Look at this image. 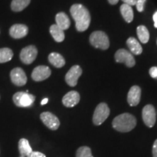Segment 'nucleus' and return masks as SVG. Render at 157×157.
Wrapping results in <instances>:
<instances>
[{
	"label": "nucleus",
	"mask_w": 157,
	"mask_h": 157,
	"mask_svg": "<svg viewBox=\"0 0 157 157\" xmlns=\"http://www.w3.org/2000/svg\"><path fill=\"white\" fill-rule=\"evenodd\" d=\"M70 13L75 21L76 30L79 32L87 30L91 21L88 10L80 4H74L71 7Z\"/></svg>",
	"instance_id": "obj_1"
},
{
	"label": "nucleus",
	"mask_w": 157,
	"mask_h": 157,
	"mask_svg": "<svg viewBox=\"0 0 157 157\" xmlns=\"http://www.w3.org/2000/svg\"><path fill=\"white\" fill-rule=\"evenodd\" d=\"M136 124L137 120L134 116L124 113L114 118L112 126L118 132H127L132 130L136 126Z\"/></svg>",
	"instance_id": "obj_2"
},
{
	"label": "nucleus",
	"mask_w": 157,
	"mask_h": 157,
	"mask_svg": "<svg viewBox=\"0 0 157 157\" xmlns=\"http://www.w3.org/2000/svg\"><path fill=\"white\" fill-rule=\"evenodd\" d=\"M90 42L93 47L101 50H107L110 46L109 37L105 33L101 31L92 33L90 36Z\"/></svg>",
	"instance_id": "obj_3"
},
{
	"label": "nucleus",
	"mask_w": 157,
	"mask_h": 157,
	"mask_svg": "<svg viewBox=\"0 0 157 157\" xmlns=\"http://www.w3.org/2000/svg\"><path fill=\"white\" fill-rule=\"evenodd\" d=\"M36 97L32 94L28 93V90L25 92H17L15 93L13 97V103L17 107L26 108L29 107L34 103Z\"/></svg>",
	"instance_id": "obj_4"
},
{
	"label": "nucleus",
	"mask_w": 157,
	"mask_h": 157,
	"mask_svg": "<svg viewBox=\"0 0 157 157\" xmlns=\"http://www.w3.org/2000/svg\"><path fill=\"white\" fill-rule=\"evenodd\" d=\"M110 114V109L106 103H101L98 104L94 112L93 121L95 125H101L106 120Z\"/></svg>",
	"instance_id": "obj_5"
},
{
	"label": "nucleus",
	"mask_w": 157,
	"mask_h": 157,
	"mask_svg": "<svg viewBox=\"0 0 157 157\" xmlns=\"http://www.w3.org/2000/svg\"><path fill=\"white\" fill-rule=\"evenodd\" d=\"M38 50L34 45H29L23 48L20 53V59L23 63L25 65L31 64L36 60Z\"/></svg>",
	"instance_id": "obj_6"
},
{
	"label": "nucleus",
	"mask_w": 157,
	"mask_h": 157,
	"mask_svg": "<svg viewBox=\"0 0 157 157\" xmlns=\"http://www.w3.org/2000/svg\"><path fill=\"white\" fill-rule=\"evenodd\" d=\"M114 57L116 62L124 63L129 68L133 67L135 65V58L132 53L124 49H120L117 51Z\"/></svg>",
	"instance_id": "obj_7"
},
{
	"label": "nucleus",
	"mask_w": 157,
	"mask_h": 157,
	"mask_svg": "<svg viewBox=\"0 0 157 157\" xmlns=\"http://www.w3.org/2000/svg\"><path fill=\"white\" fill-rule=\"evenodd\" d=\"M40 119L44 124L51 130H56L60 127V121L58 118L53 113L48 112H43L40 114Z\"/></svg>",
	"instance_id": "obj_8"
},
{
	"label": "nucleus",
	"mask_w": 157,
	"mask_h": 157,
	"mask_svg": "<svg viewBox=\"0 0 157 157\" xmlns=\"http://www.w3.org/2000/svg\"><path fill=\"white\" fill-rule=\"evenodd\" d=\"M10 79L13 84L22 87L27 83V76L25 71L20 67L14 68L10 71Z\"/></svg>",
	"instance_id": "obj_9"
},
{
	"label": "nucleus",
	"mask_w": 157,
	"mask_h": 157,
	"mask_svg": "<svg viewBox=\"0 0 157 157\" xmlns=\"http://www.w3.org/2000/svg\"><path fill=\"white\" fill-rule=\"evenodd\" d=\"M82 74V69L79 66H72L65 76V80L70 87H75L77 84L78 79Z\"/></svg>",
	"instance_id": "obj_10"
},
{
	"label": "nucleus",
	"mask_w": 157,
	"mask_h": 157,
	"mask_svg": "<svg viewBox=\"0 0 157 157\" xmlns=\"http://www.w3.org/2000/svg\"><path fill=\"white\" fill-rule=\"evenodd\" d=\"M142 117L145 124L148 127H153L156 123V111L152 105H146L143 108Z\"/></svg>",
	"instance_id": "obj_11"
},
{
	"label": "nucleus",
	"mask_w": 157,
	"mask_h": 157,
	"mask_svg": "<svg viewBox=\"0 0 157 157\" xmlns=\"http://www.w3.org/2000/svg\"><path fill=\"white\" fill-rule=\"evenodd\" d=\"M51 70L48 66H39L33 70L31 78L35 82H42L50 77Z\"/></svg>",
	"instance_id": "obj_12"
},
{
	"label": "nucleus",
	"mask_w": 157,
	"mask_h": 157,
	"mask_svg": "<svg viewBox=\"0 0 157 157\" xmlns=\"http://www.w3.org/2000/svg\"><path fill=\"white\" fill-rule=\"evenodd\" d=\"M10 36L13 39H22L28 34L29 28L24 24H15L12 25L9 31Z\"/></svg>",
	"instance_id": "obj_13"
},
{
	"label": "nucleus",
	"mask_w": 157,
	"mask_h": 157,
	"mask_svg": "<svg viewBox=\"0 0 157 157\" xmlns=\"http://www.w3.org/2000/svg\"><path fill=\"white\" fill-rule=\"evenodd\" d=\"M141 89L138 86H132L127 95V102L130 106H136L140 101Z\"/></svg>",
	"instance_id": "obj_14"
},
{
	"label": "nucleus",
	"mask_w": 157,
	"mask_h": 157,
	"mask_svg": "<svg viewBox=\"0 0 157 157\" xmlns=\"http://www.w3.org/2000/svg\"><path fill=\"white\" fill-rule=\"evenodd\" d=\"M80 101V95L76 91H70L63 96V104L67 108H72L77 105Z\"/></svg>",
	"instance_id": "obj_15"
},
{
	"label": "nucleus",
	"mask_w": 157,
	"mask_h": 157,
	"mask_svg": "<svg viewBox=\"0 0 157 157\" xmlns=\"http://www.w3.org/2000/svg\"><path fill=\"white\" fill-rule=\"evenodd\" d=\"M56 25H58L60 29L62 30H67V29L70 27L71 21L69 17L65 13L60 12V13H58L56 16Z\"/></svg>",
	"instance_id": "obj_16"
},
{
	"label": "nucleus",
	"mask_w": 157,
	"mask_h": 157,
	"mask_svg": "<svg viewBox=\"0 0 157 157\" xmlns=\"http://www.w3.org/2000/svg\"><path fill=\"white\" fill-rule=\"evenodd\" d=\"M49 62L56 68H62L66 64L65 59L58 52H52L48 56Z\"/></svg>",
	"instance_id": "obj_17"
},
{
	"label": "nucleus",
	"mask_w": 157,
	"mask_h": 157,
	"mask_svg": "<svg viewBox=\"0 0 157 157\" xmlns=\"http://www.w3.org/2000/svg\"><path fill=\"white\" fill-rule=\"evenodd\" d=\"M127 44L131 52L134 55H140L143 52V48L140 44L134 37H129L127 40Z\"/></svg>",
	"instance_id": "obj_18"
},
{
	"label": "nucleus",
	"mask_w": 157,
	"mask_h": 157,
	"mask_svg": "<svg viewBox=\"0 0 157 157\" xmlns=\"http://www.w3.org/2000/svg\"><path fill=\"white\" fill-rule=\"evenodd\" d=\"M18 149L20 154L22 157L28 156L33 151L32 148L29 144V140L25 138H21L18 142Z\"/></svg>",
	"instance_id": "obj_19"
},
{
	"label": "nucleus",
	"mask_w": 157,
	"mask_h": 157,
	"mask_svg": "<svg viewBox=\"0 0 157 157\" xmlns=\"http://www.w3.org/2000/svg\"><path fill=\"white\" fill-rule=\"evenodd\" d=\"M50 33L53 37L55 41L57 42H61L64 40L65 39V34L64 31L60 29L56 24H53L50 26Z\"/></svg>",
	"instance_id": "obj_20"
},
{
	"label": "nucleus",
	"mask_w": 157,
	"mask_h": 157,
	"mask_svg": "<svg viewBox=\"0 0 157 157\" xmlns=\"http://www.w3.org/2000/svg\"><path fill=\"white\" fill-rule=\"evenodd\" d=\"M121 14L127 23H131L132 21L134 14H133L132 8L131 6H129L127 4H123L120 7Z\"/></svg>",
	"instance_id": "obj_21"
},
{
	"label": "nucleus",
	"mask_w": 157,
	"mask_h": 157,
	"mask_svg": "<svg viewBox=\"0 0 157 157\" xmlns=\"http://www.w3.org/2000/svg\"><path fill=\"white\" fill-rule=\"evenodd\" d=\"M31 0H13L11 2V10L13 12H21L27 7Z\"/></svg>",
	"instance_id": "obj_22"
},
{
	"label": "nucleus",
	"mask_w": 157,
	"mask_h": 157,
	"mask_svg": "<svg viewBox=\"0 0 157 157\" xmlns=\"http://www.w3.org/2000/svg\"><path fill=\"white\" fill-rule=\"evenodd\" d=\"M137 36H138V39H140V41L143 44H146L148 42L149 37H150V35H149L148 30L147 28L144 25H139L137 28Z\"/></svg>",
	"instance_id": "obj_23"
},
{
	"label": "nucleus",
	"mask_w": 157,
	"mask_h": 157,
	"mask_svg": "<svg viewBox=\"0 0 157 157\" xmlns=\"http://www.w3.org/2000/svg\"><path fill=\"white\" fill-rule=\"evenodd\" d=\"M13 50L7 48H4L0 49V63L9 62L13 58Z\"/></svg>",
	"instance_id": "obj_24"
},
{
	"label": "nucleus",
	"mask_w": 157,
	"mask_h": 157,
	"mask_svg": "<svg viewBox=\"0 0 157 157\" xmlns=\"http://www.w3.org/2000/svg\"><path fill=\"white\" fill-rule=\"evenodd\" d=\"M76 157H93L91 149L87 146H82L76 151Z\"/></svg>",
	"instance_id": "obj_25"
},
{
	"label": "nucleus",
	"mask_w": 157,
	"mask_h": 157,
	"mask_svg": "<svg viewBox=\"0 0 157 157\" xmlns=\"http://www.w3.org/2000/svg\"><path fill=\"white\" fill-rule=\"evenodd\" d=\"M146 0H137L136 2V7L138 12H143L144 10V5L146 3Z\"/></svg>",
	"instance_id": "obj_26"
},
{
	"label": "nucleus",
	"mask_w": 157,
	"mask_h": 157,
	"mask_svg": "<svg viewBox=\"0 0 157 157\" xmlns=\"http://www.w3.org/2000/svg\"><path fill=\"white\" fill-rule=\"evenodd\" d=\"M149 74L150 76L154 78H157V67H151L149 70Z\"/></svg>",
	"instance_id": "obj_27"
},
{
	"label": "nucleus",
	"mask_w": 157,
	"mask_h": 157,
	"mask_svg": "<svg viewBox=\"0 0 157 157\" xmlns=\"http://www.w3.org/2000/svg\"><path fill=\"white\" fill-rule=\"evenodd\" d=\"M27 157H46V156L42 153L39 151H32Z\"/></svg>",
	"instance_id": "obj_28"
},
{
	"label": "nucleus",
	"mask_w": 157,
	"mask_h": 157,
	"mask_svg": "<svg viewBox=\"0 0 157 157\" xmlns=\"http://www.w3.org/2000/svg\"><path fill=\"white\" fill-rule=\"evenodd\" d=\"M152 154H153V157H157V139L155 140L154 145H153Z\"/></svg>",
	"instance_id": "obj_29"
},
{
	"label": "nucleus",
	"mask_w": 157,
	"mask_h": 157,
	"mask_svg": "<svg viewBox=\"0 0 157 157\" xmlns=\"http://www.w3.org/2000/svg\"><path fill=\"white\" fill-rule=\"evenodd\" d=\"M121 1L124 2V4H127L129 6H133L136 5L137 0H121Z\"/></svg>",
	"instance_id": "obj_30"
},
{
	"label": "nucleus",
	"mask_w": 157,
	"mask_h": 157,
	"mask_svg": "<svg viewBox=\"0 0 157 157\" xmlns=\"http://www.w3.org/2000/svg\"><path fill=\"white\" fill-rule=\"evenodd\" d=\"M153 19H154V26L157 28V11L153 15Z\"/></svg>",
	"instance_id": "obj_31"
},
{
	"label": "nucleus",
	"mask_w": 157,
	"mask_h": 157,
	"mask_svg": "<svg viewBox=\"0 0 157 157\" xmlns=\"http://www.w3.org/2000/svg\"><path fill=\"white\" fill-rule=\"evenodd\" d=\"M108 1H109V2L111 4V5H116V4L118 3L119 0H108Z\"/></svg>",
	"instance_id": "obj_32"
},
{
	"label": "nucleus",
	"mask_w": 157,
	"mask_h": 157,
	"mask_svg": "<svg viewBox=\"0 0 157 157\" xmlns=\"http://www.w3.org/2000/svg\"><path fill=\"white\" fill-rule=\"evenodd\" d=\"M48 102V98H44V100H42V102H41V105H45Z\"/></svg>",
	"instance_id": "obj_33"
}]
</instances>
